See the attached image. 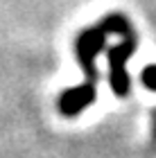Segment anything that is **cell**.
I'll list each match as a JSON object with an SVG mask.
<instances>
[{"instance_id": "1", "label": "cell", "mask_w": 156, "mask_h": 158, "mask_svg": "<svg viewBox=\"0 0 156 158\" xmlns=\"http://www.w3.org/2000/svg\"><path fill=\"white\" fill-rule=\"evenodd\" d=\"M131 25L129 20L113 14V16H106L100 25L95 27H88L84 30L79 36H77L75 43V52H77V59H79V66L84 68V77L86 81L77 88H70L61 95L59 99V111L63 113L66 118H77L84 109H88L91 104L95 102L97 97V66H95V59L97 54L104 50V39L106 34H131Z\"/></svg>"}, {"instance_id": "2", "label": "cell", "mask_w": 156, "mask_h": 158, "mask_svg": "<svg viewBox=\"0 0 156 158\" xmlns=\"http://www.w3.org/2000/svg\"><path fill=\"white\" fill-rule=\"evenodd\" d=\"M136 48H138V41H136V34L131 32L127 36H122V43H118L116 48H111L106 52V56H109V84H111V90L118 97H124L131 88L127 61L133 56Z\"/></svg>"}, {"instance_id": "3", "label": "cell", "mask_w": 156, "mask_h": 158, "mask_svg": "<svg viewBox=\"0 0 156 158\" xmlns=\"http://www.w3.org/2000/svg\"><path fill=\"white\" fill-rule=\"evenodd\" d=\"M140 81H143L145 88L156 90V66H147L143 73H140Z\"/></svg>"}]
</instances>
